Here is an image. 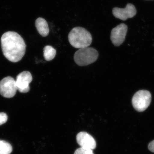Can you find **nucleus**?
<instances>
[{"instance_id": "nucleus-13", "label": "nucleus", "mask_w": 154, "mask_h": 154, "mask_svg": "<svg viewBox=\"0 0 154 154\" xmlns=\"http://www.w3.org/2000/svg\"><path fill=\"white\" fill-rule=\"evenodd\" d=\"M74 154H94L93 150L81 147L77 149Z\"/></svg>"}, {"instance_id": "nucleus-4", "label": "nucleus", "mask_w": 154, "mask_h": 154, "mask_svg": "<svg viewBox=\"0 0 154 154\" xmlns=\"http://www.w3.org/2000/svg\"><path fill=\"white\" fill-rule=\"evenodd\" d=\"M151 99V94L149 91L146 90L138 91L133 97V106L138 112H143L149 106Z\"/></svg>"}, {"instance_id": "nucleus-7", "label": "nucleus", "mask_w": 154, "mask_h": 154, "mask_svg": "<svg viewBox=\"0 0 154 154\" xmlns=\"http://www.w3.org/2000/svg\"><path fill=\"white\" fill-rule=\"evenodd\" d=\"M32 80L33 78L30 72L24 71L20 73L17 76L16 81L17 90L20 93H28L30 90L29 84Z\"/></svg>"}, {"instance_id": "nucleus-8", "label": "nucleus", "mask_w": 154, "mask_h": 154, "mask_svg": "<svg viewBox=\"0 0 154 154\" xmlns=\"http://www.w3.org/2000/svg\"><path fill=\"white\" fill-rule=\"evenodd\" d=\"M113 16L117 19L125 21L129 18H132L137 13L135 6L131 4H128L125 8H114L112 11Z\"/></svg>"}, {"instance_id": "nucleus-12", "label": "nucleus", "mask_w": 154, "mask_h": 154, "mask_svg": "<svg viewBox=\"0 0 154 154\" xmlns=\"http://www.w3.org/2000/svg\"><path fill=\"white\" fill-rule=\"evenodd\" d=\"M13 148L11 144L0 140V154H11Z\"/></svg>"}, {"instance_id": "nucleus-5", "label": "nucleus", "mask_w": 154, "mask_h": 154, "mask_svg": "<svg viewBox=\"0 0 154 154\" xmlns=\"http://www.w3.org/2000/svg\"><path fill=\"white\" fill-rule=\"evenodd\" d=\"M16 80L11 76L4 78L0 81V94L5 98L14 97L17 93Z\"/></svg>"}, {"instance_id": "nucleus-11", "label": "nucleus", "mask_w": 154, "mask_h": 154, "mask_svg": "<svg viewBox=\"0 0 154 154\" xmlns=\"http://www.w3.org/2000/svg\"><path fill=\"white\" fill-rule=\"evenodd\" d=\"M44 57L46 61L52 60L55 57L56 51L52 46L46 45L44 48Z\"/></svg>"}, {"instance_id": "nucleus-9", "label": "nucleus", "mask_w": 154, "mask_h": 154, "mask_svg": "<svg viewBox=\"0 0 154 154\" xmlns=\"http://www.w3.org/2000/svg\"><path fill=\"white\" fill-rule=\"evenodd\" d=\"M76 140L81 147L91 150H94L96 148V140L88 133L84 131L79 133L77 135Z\"/></svg>"}, {"instance_id": "nucleus-6", "label": "nucleus", "mask_w": 154, "mask_h": 154, "mask_svg": "<svg viewBox=\"0 0 154 154\" xmlns=\"http://www.w3.org/2000/svg\"><path fill=\"white\" fill-rule=\"evenodd\" d=\"M127 30V26L123 23L118 25L112 29L110 35V39L115 46H119L124 42Z\"/></svg>"}, {"instance_id": "nucleus-14", "label": "nucleus", "mask_w": 154, "mask_h": 154, "mask_svg": "<svg viewBox=\"0 0 154 154\" xmlns=\"http://www.w3.org/2000/svg\"><path fill=\"white\" fill-rule=\"evenodd\" d=\"M8 119V116L6 113L3 112L0 113V125L6 123Z\"/></svg>"}, {"instance_id": "nucleus-15", "label": "nucleus", "mask_w": 154, "mask_h": 154, "mask_svg": "<svg viewBox=\"0 0 154 154\" xmlns=\"http://www.w3.org/2000/svg\"><path fill=\"white\" fill-rule=\"evenodd\" d=\"M148 149L151 152L154 153V140L152 141L149 144Z\"/></svg>"}, {"instance_id": "nucleus-2", "label": "nucleus", "mask_w": 154, "mask_h": 154, "mask_svg": "<svg viewBox=\"0 0 154 154\" xmlns=\"http://www.w3.org/2000/svg\"><path fill=\"white\" fill-rule=\"evenodd\" d=\"M68 39L70 44L75 48L89 47L92 42V36L88 30L82 27L73 28L69 33Z\"/></svg>"}, {"instance_id": "nucleus-10", "label": "nucleus", "mask_w": 154, "mask_h": 154, "mask_svg": "<svg viewBox=\"0 0 154 154\" xmlns=\"http://www.w3.org/2000/svg\"><path fill=\"white\" fill-rule=\"evenodd\" d=\"M35 26L38 33L42 36L45 37L49 34L48 24L45 19L42 18H38L35 22Z\"/></svg>"}, {"instance_id": "nucleus-1", "label": "nucleus", "mask_w": 154, "mask_h": 154, "mask_svg": "<svg viewBox=\"0 0 154 154\" xmlns=\"http://www.w3.org/2000/svg\"><path fill=\"white\" fill-rule=\"evenodd\" d=\"M1 46L5 57L12 62L22 59L26 51V44L22 36L17 32L8 31L2 36Z\"/></svg>"}, {"instance_id": "nucleus-3", "label": "nucleus", "mask_w": 154, "mask_h": 154, "mask_svg": "<svg viewBox=\"0 0 154 154\" xmlns=\"http://www.w3.org/2000/svg\"><path fill=\"white\" fill-rule=\"evenodd\" d=\"M99 57L96 50L93 48H81L75 53L74 59L79 66H85L95 62Z\"/></svg>"}]
</instances>
